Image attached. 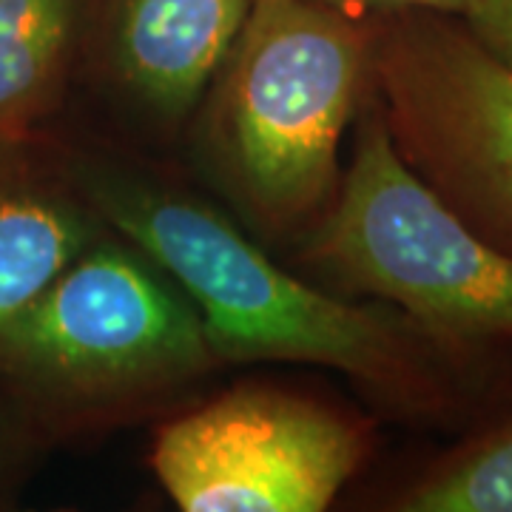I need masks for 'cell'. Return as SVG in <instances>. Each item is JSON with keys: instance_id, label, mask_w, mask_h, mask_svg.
<instances>
[{"instance_id": "obj_11", "label": "cell", "mask_w": 512, "mask_h": 512, "mask_svg": "<svg viewBox=\"0 0 512 512\" xmlns=\"http://www.w3.org/2000/svg\"><path fill=\"white\" fill-rule=\"evenodd\" d=\"M49 447L46 436L0 390V507H6L29 478L35 458Z\"/></svg>"}, {"instance_id": "obj_2", "label": "cell", "mask_w": 512, "mask_h": 512, "mask_svg": "<svg viewBox=\"0 0 512 512\" xmlns=\"http://www.w3.org/2000/svg\"><path fill=\"white\" fill-rule=\"evenodd\" d=\"M376 15L251 0L202 97L197 154L256 237L302 239L342 183V143L370 94Z\"/></svg>"}, {"instance_id": "obj_7", "label": "cell", "mask_w": 512, "mask_h": 512, "mask_svg": "<svg viewBox=\"0 0 512 512\" xmlns=\"http://www.w3.org/2000/svg\"><path fill=\"white\" fill-rule=\"evenodd\" d=\"M251 0H94L86 49L146 123L183 128L200 109Z\"/></svg>"}, {"instance_id": "obj_4", "label": "cell", "mask_w": 512, "mask_h": 512, "mask_svg": "<svg viewBox=\"0 0 512 512\" xmlns=\"http://www.w3.org/2000/svg\"><path fill=\"white\" fill-rule=\"evenodd\" d=\"M299 242L336 291L393 305L447 348L481 362L512 348V254L407 168L373 94L353 123L339 191Z\"/></svg>"}, {"instance_id": "obj_9", "label": "cell", "mask_w": 512, "mask_h": 512, "mask_svg": "<svg viewBox=\"0 0 512 512\" xmlns=\"http://www.w3.org/2000/svg\"><path fill=\"white\" fill-rule=\"evenodd\" d=\"M94 0H0V137L43 131L86 52Z\"/></svg>"}, {"instance_id": "obj_5", "label": "cell", "mask_w": 512, "mask_h": 512, "mask_svg": "<svg viewBox=\"0 0 512 512\" xmlns=\"http://www.w3.org/2000/svg\"><path fill=\"white\" fill-rule=\"evenodd\" d=\"M370 94L407 168L512 254V66L461 15H376Z\"/></svg>"}, {"instance_id": "obj_13", "label": "cell", "mask_w": 512, "mask_h": 512, "mask_svg": "<svg viewBox=\"0 0 512 512\" xmlns=\"http://www.w3.org/2000/svg\"><path fill=\"white\" fill-rule=\"evenodd\" d=\"M356 15H390V12H444L461 15L470 0H316Z\"/></svg>"}, {"instance_id": "obj_3", "label": "cell", "mask_w": 512, "mask_h": 512, "mask_svg": "<svg viewBox=\"0 0 512 512\" xmlns=\"http://www.w3.org/2000/svg\"><path fill=\"white\" fill-rule=\"evenodd\" d=\"M214 367L188 296L111 228L0 336V390L49 444L165 404Z\"/></svg>"}, {"instance_id": "obj_10", "label": "cell", "mask_w": 512, "mask_h": 512, "mask_svg": "<svg viewBox=\"0 0 512 512\" xmlns=\"http://www.w3.org/2000/svg\"><path fill=\"white\" fill-rule=\"evenodd\" d=\"M393 512H512V399L382 498Z\"/></svg>"}, {"instance_id": "obj_8", "label": "cell", "mask_w": 512, "mask_h": 512, "mask_svg": "<svg viewBox=\"0 0 512 512\" xmlns=\"http://www.w3.org/2000/svg\"><path fill=\"white\" fill-rule=\"evenodd\" d=\"M109 225L46 131L0 137V336Z\"/></svg>"}, {"instance_id": "obj_12", "label": "cell", "mask_w": 512, "mask_h": 512, "mask_svg": "<svg viewBox=\"0 0 512 512\" xmlns=\"http://www.w3.org/2000/svg\"><path fill=\"white\" fill-rule=\"evenodd\" d=\"M461 18L495 55L512 66V0H470Z\"/></svg>"}, {"instance_id": "obj_6", "label": "cell", "mask_w": 512, "mask_h": 512, "mask_svg": "<svg viewBox=\"0 0 512 512\" xmlns=\"http://www.w3.org/2000/svg\"><path fill=\"white\" fill-rule=\"evenodd\" d=\"M367 456V421L248 384L165 421L151 470L183 512H322Z\"/></svg>"}, {"instance_id": "obj_1", "label": "cell", "mask_w": 512, "mask_h": 512, "mask_svg": "<svg viewBox=\"0 0 512 512\" xmlns=\"http://www.w3.org/2000/svg\"><path fill=\"white\" fill-rule=\"evenodd\" d=\"M74 180L117 237L174 279L220 365L330 367L387 413L450 424L490 399L493 362L441 345L376 299L282 268L248 228L143 165L66 146Z\"/></svg>"}]
</instances>
